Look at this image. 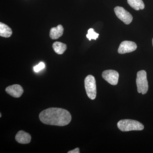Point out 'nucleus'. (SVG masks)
<instances>
[{
	"instance_id": "11",
	"label": "nucleus",
	"mask_w": 153,
	"mask_h": 153,
	"mask_svg": "<svg viewBox=\"0 0 153 153\" xmlns=\"http://www.w3.org/2000/svg\"><path fill=\"white\" fill-rule=\"evenodd\" d=\"M13 34L12 29L6 24L0 23V36L4 38H10Z\"/></svg>"
},
{
	"instance_id": "5",
	"label": "nucleus",
	"mask_w": 153,
	"mask_h": 153,
	"mask_svg": "<svg viewBox=\"0 0 153 153\" xmlns=\"http://www.w3.org/2000/svg\"><path fill=\"white\" fill-rule=\"evenodd\" d=\"M115 13L119 19L123 22L126 25L130 24L133 20V17L128 11L122 7H115L114 9Z\"/></svg>"
},
{
	"instance_id": "4",
	"label": "nucleus",
	"mask_w": 153,
	"mask_h": 153,
	"mask_svg": "<svg viewBox=\"0 0 153 153\" xmlns=\"http://www.w3.org/2000/svg\"><path fill=\"white\" fill-rule=\"evenodd\" d=\"M85 91L88 97L93 100L96 97V82L94 76L91 75H88L84 80Z\"/></svg>"
},
{
	"instance_id": "9",
	"label": "nucleus",
	"mask_w": 153,
	"mask_h": 153,
	"mask_svg": "<svg viewBox=\"0 0 153 153\" xmlns=\"http://www.w3.org/2000/svg\"><path fill=\"white\" fill-rule=\"evenodd\" d=\"M15 139L17 142L19 143L26 144L30 143L31 137L30 134L24 131H20L16 135Z\"/></svg>"
},
{
	"instance_id": "3",
	"label": "nucleus",
	"mask_w": 153,
	"mask_h": 153,
	"mask_svg": "<svg viewBox=\"0 0 153 153\" xmlns=\"http://www.w3.org/2000/svg\"><path fill=\"white\" fill-rule=\"evenodd\" d=\"M136 84L138 93L145 94L149 89L147 73L145 70H141L137 73Z\"/></svg>"
},
{
	"instance_id": "17",
	"label": "nucleus",
	"mask_w": 153,
	"mask_h": 153,
	"mask_svg": "<svg viewBox=\"0 0 153 153\" xmlns=\"http://www.w3.org/2000/svg\"><path fill=\"white\" fill-rule=\"evenodd\" d=\"M1 117V113H0V117Z\"/></svg>"
},
{
	"instance_id": "7",
	"label": "nucleus",
	"mask_w": 153,
	"mask_h": 153,
	"mask_svg": "<svg viewBox=\"0 0 153 153\" xmlns=\"http://www.w3.org/2000/svg\"><path fill=\"white\" fill-rule=\"evenodd\" d=\"M137 48V44L134 42L131 41H124L120 45L118 49V52L120 54L130 53L135 51Z\"/></svg>"
},
{
	"instance_id": "6",
	"label": "nucleus",
	"mask_w": 153,
	"mask_h": 153,
	"mask_svg": "<svg viewBox=\"0 0 153 153\" xmlns=\"http://www.w3.org/2000/svg\"><path fill=\"white\" fill-rule=\"evenodd\" d=\"M102 75V78L110 84L114 85H117L119 76L117 71L114 70H105L103 71Z\"/></svg>"
},
{
	"instance_id": "15",
	"label": "nucleus",
	"mask_w": 153,
	"mask_h": 153,
	"mask_svg": "<svg viewBox=\"0 0 153 153\" xmlns=\"http://www.w3.org/2000/svg\"><path fill=\"white\" fill-rule=\"evenodd\" d=\"M45 64L43 62H41L36 66H34V70L35 72H38L39 71H41L42 69H44L45 68Z\"/></svg>"
},
{
	"instance_id": "14",
	"label": "nucleus",
	"mask_w": 153,
	"mask_h": 153,
	"mask_svg": "<svg viewBox=\"0 0 153 153\" xmlns=\"http://www.w3.org/2000/svg\"><path fill=\"white\" fill-rule=\"evenodd\" d=\"M99 34L97 33L94 32V30L92 28H90L88 31V34L86 35V37L88 38L89 41H91V39L96 40L97 38H98Z\"/></svg>"
},
{
	"instance_id": "12",
	"label": "nucleus",
	"mask_w": 153,
	"mask_h": 153,
	"mask_svg": "<svg viewBox=\"0 0 153 153\" xmlns=\"http://www.w3.org/2000/svg\"><path fill=\"white\" fill-rule=\"evenodd\" d=\"M52 48L57 54L58 55H62L67 49V46L66 44L56 41L53 43Z\"/></svg>"
},
{
	"instance_id": "8",
	"label": "nucleus",
	"mask_w": 153,
	"mask_h": 153,
	"mask_svg": "<svg viewBox=\"0 0 153 153\" xmlns=\"http://www.w3.org/2000/svg\"><path fill=\"white\" fill-rule=\"evenodd\" d=\"M5 91L7 93L16 98L20 97L24 92L23 88L19 84H14L8 86L6 88Z\"/></svg>"
},
{
	"instance_id": "16",
	"label": "nucleus",
	"mask_w": 153,
	"mask_h": 153,
	"mask_svg": "<svg viewBox=\"0 0 153 153\" xmlns=\"http://www.w3.org/2000/svg\"><path fill=\"white\" fill-rule=\"evenodd\" d=\"M79 148H77L73 150L70 151L68 152V153H79Z\"/></svg>"
},
{
	"instance_id": "13",
	"label": "nucleus",
	"mask_w": 153,
	"mask_h": 153,
	"mask_svg": "<svg viewBox=\"0 0 153 153\" xmlns=\"http://www.w3.org/2000/svg\"><path fill=\"white\" fill-rule=\"evenodd\" d=\"M127 1L128 4L135 10L144 9V3L142 0H127Z\"/></svg>"
},
{
	"instance_id": "2",
	"label": "nucleus",
	"mask_w": 153,
	"mask_h": 153,
	"mask_svg": "<svg viewBox=\"0 0 153 153\" xmlns=\"http://www.w3.org/2000/svg\"><path fill=\"white\" fill-rule=\"evenodd\" d=\"M118 128L122 131H141L144 128V126L138 121L132 120H122L118 122Z\"/></svg>"
},
{
	"instance_id": "18",
	"label": "nucleus",
	"mask_w": 153,
	"mask_h": 153,
	"mask_svg": "<svg viewBox=\"0 0 153 153\" xmlns=\"http://www.w3.org/2000/svg\"><path fill=\"white\" fill-rule=\"evenodd\" d=\"M152 44H153V38L152 39Z\"/></svg>"
},
{
	"instance_id": "1",
	"label": "nucleus",
	"mask_w": 153,
	"mask_h": 153,
	"mask_svg": "<svg viewBox=\"0 0 153 153\" xmlns=\"http://www.w3.org/2000/svg\"><path fill=\"white\" fill-rule=\"evenodd\" d=\"M41 122L48 125L63 126L70 123L71 116L68 111L58 108H50L39 114Z\"/></svg>"
},
{
	"instance_id": "10",
	"label": "nucleus",
	"mask_w": 153,
	"mask_h": 153,
	"mask_svg": "<svg viewBox=\"0 0 153 153\" xmlns=\"http://www.w3.org/2000/svg\"><path fill=\"white\" fill-rule=\"evenodd\" d=\"M64 29L62 25H59L55 27H52L50 30L49 36L51 39L56 40L63 36Z\"/></svg>"
}]
</instances>
